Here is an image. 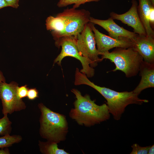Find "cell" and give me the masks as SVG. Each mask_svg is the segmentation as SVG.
Wrapping results in <instances>:
<instances>
[{"instance_id":"6da1fadb","label":"cell","mask_w":154,"mask_h":154,"mask_svg":"<svg viewBox=\"0 0 154 154\" xmlns=\"http://www.w3.org/2000/svg\"><path fill=\"white\" fill-rule=\"evenodd\" d=\"M74 84H85L92 88L106 100L107 105L110 114L116 120L120 119L126 107L129 104L141 105L149 102L148 100L139 98L138 95L133 91L118 92L110 88L98 86L90 81L86 75L76 68L75 75Z\"/></svg>"},{"instance_id":"7a4b0ae2","label":"cell","mask_w":154,"mask_h":154,"mask_svg":"<svg viewBox=\"0 0 154 154\" xmlns=\"http://www.w3.org/2000/svg\"><path fill=\"white\" fill-rule=\"evenodd\" d=\"M72 92L75 95L74 107L69 113L70 117L80 125L90 127L100 123L110 117L108 106L106 104L98 105L92 100L90 96H83L80 91L72 89Z\"/></svg>"},{"instance_id":"3957f363","label":"cell","mask_w":154,"mask_h":154,"mask_svg":"<svg viewBox=\"0 0 154 154\" xmlns=\"http://www.w3.org/2000/svg\"><path fill=\"white\" fill-rule=\"evenodd\" d=\"M38 106L41 113L39 120L41 136L57 143L65 140L68 132L66 116L52 111L42 103H39Z\"/></svg>"},{"instance_id":"277c9868","label":"cell","mask_w":154,"mask_h":154,"mask_svg":"<svg viewBox=\"0 0 154 154\" xmlns=\"http://www.w3.org/2000/svg\"><path fill=\"white\" fill-rule=\"evenodd\" d=\"M101 59L109 60L115 64L112 71L120 70L127 78L136 75L139 72L143 58L132 47L127 48H116L112 52L109 51L100 54Z\"/></svg>"},{"instance_id":"5b68a950","label":"cell","mask_w":154,"mask_h":154,"mask_svg":"<svg viewBox=\"0 0 154 154\" xmlns=\"http://www.w3.org/2000/svg\"><path fill=\"white\" fill-rule=\"evenodd\" d=\"M56 16L63 20L65 28L62 32L53 37L54 39L63 36H73L76 38L85 25L90 22L91 17L90 13L88 11L77 9L73 7L64 9Z\"/></svg>"},{"instance_id":"8992f818","label":"cell","mask_w":154,"mask_h":154,"mask_svg":"<svg viewBox=\"0 0 154 154\" xmlns=\"http://www.w3.org/2000/svg\"><path fill=\"white\" fill-rule=\"evenodd\" d=\"M55 44L58 48L61 47L60 54L54 60V63L60 65L62 60L65 57L71 56L79 60L81 62L82 68L80 72L88 77H92L94 74V69L91 66L92 62L88 58L84 56L78 51L76 45V38L73 36H63L57 38Z\"/></svg>"},{"instance_id":"52a82bcc","label":"cell","mask_w":154,"mask_h":154,"mask_svg":"<svg viewBox=\"0 0 154 154\" xmlns=\"http://www.w3.org/2000/svg\"><path fill=\"white\" fill-rule=\"evenodd\" d=\"M76 38L79 52L83 56L90 60L92 67L96 66L98 63L102 60L99 57L94 35L90 22L85 25L82 31Z\"/></svg>"},{"instance_id":"ba28073f","label":"cell","mask_w":154,"mask_h":154,"mask_svg":"<svg viewBox=\"0 0 154 154\" xmlns=\"http://www.w3.org/2000/svg\"><path fill=\"white\" fill-rule=\"evenodd\" d=\"M18 84L14 82L10 84L0 82V99L4 115L11 114L14 112L25 110L26 106L22 99L17 96L16 89Z\"/></svg>"},{"instance_id":"9c48e42d","label":"cell","mask_w":154,"mask_h":154,"mask_svg":"<svg viewBox=\"0 0 154 154\" xmlns=\"http://www.w3.org/2000/svg\"><path fill=\"white\" fill-rule=\"evenodd\" d=\"M92 30L94 34L97 49L99 55L101 53L109 51L114 48H127L132 47L131 39L124 37L115 38L107 35L100 32L90 22Z\"/></svg>"},{"instance_id":"30bf717a","label":"cell","mask_w":154,"mask_h":154,"mask_svg":"<svg viewBox=\"0 0 154 154\" xmlns=\"http://www.w3.org/2000/svg\"><path fill=\"white\" fill-rule=\"evenodd\" d=\"M131 6L129 10L124 13L119 14L112 12L110 17L121 21L122 23L132 27L133 32L139 35L146 36L145 28L141 21L137 12L138 3L135 0L131 1Z\"/></svg>"},{"instance_id":"8fae6325","label":"cell","mask_w":154,"mask_h":154,"mask_svg":"<svg viewBox=\"0 0 154 154\" xmlns=\"http://www.w3.org/2000/svg\"><path fill=\"white\" fill-rule=\"evenodd\" d=\"M132 47L148 63L154 64V38L137 34L131 39Z\"/></svg>"},{"instance_id":"7c38bea8","label":"cell","mask_w":154,"mask_h":154,"mask_svg":"<svg viewBox=\"0 0 154 154\" xmlns=\"http://www.w3.org/2000/svg\"><path fill=\"white\" fill-rule=\"evenodd\" d=\"M90 22L102 27L108 32L109 36L112 38L124 37L131 39L137 34L120 26L110 17L106 20H101L91 17Z\"/></svg>"},{"instance_id":"4fadbf2b","label":"cell","mask_w":154,"mask_h":154,"mask_svg":"<svg viewBox=\"0 0 154 154\" xmlns=\"http://www.w3.org/2000/svg\"><path fill=\"white\" fill-rule=\"evenodd\" d=\"M141 80L133 92L138 95L143 90L154 87V64L147 63L144 60L140 68Z\"/></svg>"},{"instance_id":"5bb4252c","label":"cell","mask_w":154,"mask_h":154,"mask_svg":"<svg viewBox=\"0 0 154 154\" xmlns=\"http://www.w3.org/2000/svg\"><path fill=\"white\" fill-rule=\"evenodd\" d=\"M137 12L141 21L145 28L146 36L154 38V31L148 20L150 9L153 6L148 0H138Z\"/></svg>"},{"instance_id":"9a60e30c","label":"cell","mask_w":154,"mask_h":154,"mask_svg":"<svg viewBox=\"0 0 154 154\" xmlns=\"http://www.w3.org/2000/svg\"><path fill=\"white\" fill-rule=\"evenodd\" d=\"M46 25L47 30H51L53 37L62 32L64 29L65 24L62 19L56 16L54 17L50 16L46 20Z\"/></svg>"},{"instance_id":"2e32d148","label":"cell","mask_w":154,"mask_h":154,"mask_svg":"<svg viewBox=\"0 0 154 154\" xmlns=\"http://www.w3.org/2000/svg\"><path fill=\"white\" fill-rule=\"evenodd\" d=\"M38 146L40 151L44 154H68L63 149L58 147L57 143L55 142L48 141L43 142L39 141Z\"/></svg>"},{"instance_id":"e0dca14e","label":"cell","mask_w":154,"mask_h":154,"mask_svg":"<svg viewBox=\"0 0 154 154\" xmlns=\"http://www.w3.org/2000/svg\"><path fill=\"white\" fill-rule=\"evenodd\" d=\"M22 139V137L19 135H8L0 137V148L11 146L14 144L20 142Z\"/></svg>"},{"instance_id":"ac0fdd59","label":"cell","mask_w":154,"mask_h":154,"mask_svg":"<svg viewBox=\"0 0 154 154\" xmlns=\"http://www.w3.org/2000/svg\"><path fill=\"white\" fill-rule=\"evenodd\" d=\"M12 123L7 117V115L0 119V135L4 136L10 135L11 130Z\"/></svg>"},{"instance_id":"d6986e66","label":"cell","mask_w":154,"mask_h":154,"mask_svg":"<svg viewBox=\"0 0 154 154\" xmlns=\"http://www.w3.org/2000/svg\"><path fill=\"white\" fill-rule=\"evenodd\" d=\"M100 0H59L57 4L59 8L66 7L72 4H74L73 7L76 9L81 4L91 2H98Z\"/></svg>"},{"instance_id":"ffe728a7","label":"cell","mask_w":154,"mask_h":154,"mask_svg":"<svg viewBox=\"0 0 154 154\" xmlns=\"http://www.w3.org/2000/svg\"><path fill=\"white\" fill-rule=\"evenodd\" d=\"M131 147L132 150L130 154H147L151 146L143 147L135 143L133 144Z\"/></svg>"},{"instance_id":"44dd1931","label":"cell","mask_w":154,"mask_h":154,"mask_svg":"<svg viewBox=\"0 0 154 154\" xmlns=\"http://www.w3.org/2000/svg\"><path fill=\"white\" fill-rule=\"evenodd\" d=\"M29 89L27 85L20 87L18 86L16 89L17 94L18 97L22 99L23 98L27 97Z\"/></svg>"},{"instance_id":"7402d4cb","label":"cell","mask_w":154,"mask_h":154,"mask_svg":"<svg viewBox=\"0 0 154 154\" xmlns=\"http://www.w3.org/2000/svg\"><path fill=\"white\" fill-rule=\"evenodd\" d=\"M38 92L36 88L29 89L27 97L30 100H33L38 97Z\"/></svg>"},{"instance_id":"603a6c76","label":"cell","mask_w":154,"mask_h":154,"mask_svg":"<svg viewBox=\"0 0 154 154\" xmlns=\"http://www.w3.org/2000/svg\"><path fill=\"white\" fill-rule=\"evenodd\" d=\"M148 20L151 27L153 29L154 28V6H151L150 8Z\"/></svg>"},{"instance_id":"cb8c5ba5","label":"cell","mask_w":154,"mask_h":154,"mask_svg":"<svg viewBox=\"0 0 154 154\" xmlns=\"http://www.w3.org/2000/svg\"><path fill=\"white\" fill-rule=\"evenodd\" d=\"M8 7L17 8L19 6V0H5Z\"/></svg>"},{"instance_id":"d4e9b609","label":"cell","mask_w":154,"mask_h":154,"mask_svg":"<svg viewBox=\"0 0 154 154\" xmlns=\"http://www.w3.org/2000/svg\"><path fill=\"white\" fill-rule=\"evenodd\" d=\"M8 6L5 0H0V9Z\"/></svg>"},{"instance_id":"484cf974","label":"cell","mask_w":154,"mask_h":154,"mask_svg":"<svg viewBox=\"0 0 154 154\" xmlns=\"http://www.w3.org/2000/svg\"><path fill=\"white\" fill-rule=\"evenodd\" d=\"M10 152L9 149L6 147L5 148H1L0 149V154H9Z\"/></svg>"},{"instance_id":"4316f807","label":"cell","mask_w":154,"mask_h":154,"mask_svg":"<svg viewBox=\"0 0 154 154\" xmlns=\"http://www.w3.org/2000/svg\"><path fill=\"white\" fill-rule=\"evenodd\" d=\"M154 153V145H153L151 146L149 148L148 153V154H153Z\"/></svg>"},{"instance_id":"83f0119b","label":"cell","mask_w":154,"mask_h":154,"mask_svg":"<svg viewBox=\"0 0 154 154\" xmlns=\"http://www.w3.org/2000/svg\"><path fill=\"white\" fill-rule=\"evenodd\" d=\"M5 82V80L2 72L0 70V82Z\"/></svg>"},{"instance_id":"f1b7e54d","label":"cell","mask_w":154,"mask_h":154,"mask_svg":"<svg viewBox=\"0 0 154 154\" xmlns=\"http://www.w3.org/2000/svg\"><path fill=\"white\" fill-rule=\"evenodd\" d=\"M152 5L154 6V0H148Z\"/></svg>"}]
</instances>
